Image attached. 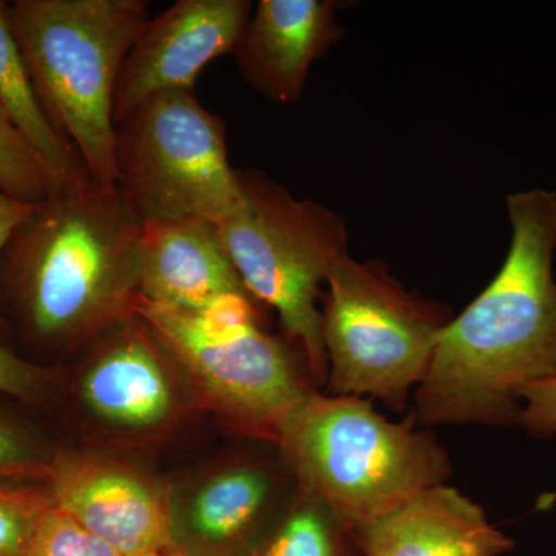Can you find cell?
Instances as JSON below:
<instances>
[{"instance_id": "4", "label": "cell", "mask_w": 556, "mask_h": 556, "mask_svg": "<svg viewBox=\"0 0 556 556\" xmlns=\"http://www.w3.org/2000/svg\"><path fill=\"white\" fill-rule=\"evenodd\" d=\"M416 422L415 415L391 422L365 397L314 391L276 439L300 486L354 527L447 482V450Z\"/></svg>"}, {"instance_id": "25", "label": "cell", "mask_w": 556, "mask_h": 556, "mask_svg": "<svg viewBox=\"0 0 556 556\" xmlns=\"http://www.w3.org/2000/svg\"><path fill=\"white\" fill-rule=\"evenodd\" d=\"M150 556H172V555H161V554H156V555H150Z\"/></svg>"}, {"instance_id": "6", "label": "cell", "mask_w": 556, "mask_h": 556, "mask_svg": "<svg viewBox=\"0 0 556 556\" xmlns=\"http://www.w3.org/2000/svg\"><path fill=\"white\" fill-rule=\"evenodd\" d=\"M321 339L334 396L375 397L402 412L453 318L444 303L407 291L379 260L345 252L329 270Z\"/></svg>"}, {"instance_id": "7", "label": "cell", "mask_w": 556, "mask_h": 556, "mask_svg": "<svg viewBox=\"0 0 556 556\" xmlns=\"http://www.w3.org/2000/svg\"><path fill=\"white\" fill-rule=\"evenodd\" d=\"M116 188L142 223H219L241 206L226 126L193 97L163 91L116 124Z\"/></svg>"}, {"instance_id": "24", "label": "cell", "mask_w": 556, "mask_h": 556, "mask_svg": "<svg viewBox=\"0 0 556 556\" xmlns=\"http://www.w3.org/2000/svg\"><path fill=\"white\" fill-rule=\"evenodd\" d=\"M30 460V452L13 431L0 426V473L24 470Z\"/></svg>"}, {"instance_id": "1", "label": "cell", "mask_w": 556, "mask_h": 556, "mask_svg": "<svg viewBox=\"0 0 556 556\" xmlns=\"http://www.w3.org/2000/svg\"><path fill=\"white\" fill-rule=\"evenodd\" d=\"M500 273L439 336L415 391L420 426H515L522 388L556 375V193L507 197Z\"/></svg>"}, {"instance_id": "18", "label": "cell", "mask_w": 556, "mask_h": 556, "mask_svg": "<svg viewBox=\"0 0 556 556\" xmlns=\"http://www.w3.org/2000/svg\"><path fill=\"white\" fill-rule=\"evenodd\" d=\"M61 179L43 164L9 113L0 108V188L24 203L40 204Z\"/></svg>"}, {"instance_id": "2", "label": "cell", "mask_w": 556, "mask_h": 556, "mask_svg": "<svg viewBox=\"0 0 556 556\" xmlns=\"http://www.w3.org/2000/svg\"><path fill=\"white\" fill-rule=\"evenodd\" d=\"M141 237L142 222L116 186L104 188L87 169L62 178L0 260L28 331L72 339L135 314Z\"/></svg>"}, {"instance_id": "21", "label": "cell", "mask_w": 556, "mask_h": 556, "mask_svg": "<svg viewBox=\"0 0 556 556\" xmlns=\"http://www.w3.org/2000/svg\"><path fill=\"white\" fill-rule=\"evenodd\" d=\"M521 413L517 426L532 437L551 438L556 434V375L529 383L521 390Z\"/></svg>"}, {"instance_id": "8", "label": "cell", "mask_w": 556, "mask_h": 556, "mask_svg": "<svg viewBox=\"0 0 556 556\" xmlns=\"http://www.w3.org/2000/svg\"><path fill=\"white\" fill-rule=\"evenodd\" d=\"M134 313L229 415L255 430L276 438L287 417L314 393L289 343L263 331L258 318L206 328L192 313L138 298Z\"/></svg>"}, {"instance_id": "5", "label": "cell", "mask_w": 556, "mask_h": 556, "mask_svg": "<svg viewBox=\"0 0 556 556\" xmlns=\"http://www.w3.org/2000/svg\"><path fill=\"white\" fill-rule=\"evenodd\" d=\"M243 201L218 223L237 273L252 298L276 311L289 342L313 378L328 379L317 303L329 270L348 252L345 218L316 201L299 200L257 169H237Z\"/></svg>"}, {"instance_id": "22", "label": "cell", "mask_w": 556, "mask_h": 556, "mask_svg": "<svg viewBox=\"0 0 556 556\" xmlns=\"http://www.w3.org/2000/svg\"><path fill=\"white\" fill-rule=\"evenodd\" d=\"M38 390V372L27 362L0 346V391L30 397Z\"/></svg>"}, {"instance_id": "16", "label": "cell", "mask_w": 556, "mask_h": 556, "mask_svg": "<svg viewBox=\"0 0 556 556\" xmlns=\"http://www.w3.org/2000/svg\"><path fill=\"white\" fill-rule=\"evenodd\" d=\"M276 479L255 464L223 471L201 489L192 508L193 530L211 543H233L262 521L276 495Z\"/></svg>"}, {"instance_id": "20", "label": "cell", "mask_w": 556, "mask_h": 556, "mask_svg": "<svg viewBox=\"0 0 556 556\" xmlns=\"http://www.w3.org/2000/svg\"><path fill=\"white\" fill-rule=\"evenodd\" d=\"M53 501L0 486V556H25L39 519Z\"/></svg>"}, {"instance_id": "13", "label": "cell", "mask_w": 556, "mask_h": 556, "mask_svg": "<svg viewBox=\"0 0 556 556\" xmlns=\"http://www.w3.org/2000/svg\"><path fill=\"white\" fill-rule=\"evenodd\" d=\"M51 501L123 556L156 555L170 547L172 525L163 500L126 471L70 464L58 471Z\"/></svg>"}, {"instance_id": "3", "label": "cell", "mask_w": 556, "mask_h": 556, "mask_svg": "<svg viewBox=\"0 0 556 556\" xmlns=\"http://www.w3.org/2000/svg\"><path fill=\"white\" fill-rule=\"evenodd\" d=\"M9 17L40 104L104 188L116 186V84L149 24L142 0H14Z\"/></svg>"}, {"instance_id": "23", "label": "cell", "mask_w": 556, "mask_h": 556, "mask_svg": "<svg viewBox=\"0 0 556 556\" xmlns=\"http://www.w3.org/2000/svg\"><path fill=\"white\" fill-rule=\"evenodd\" d=\"M38 204L24 203V201L14 199L0 188V260L7 244L25 222Z\"/></svg>"}, {"instance_id": "9", "label": "cell", "mask_w": 556, "mask_h": 556, "mask_svg": "<svg viewBox=\"0 0 556 556\" xmlns=\"http://www.w3.org/2000/svg\"><path fill=\"white\" fill-rule=\"evenodd\" d=\"M252 11L251 0H178L150 20L121 68L115 126L153 94L193 91L206 65L233 53Z\"/></svg>"}, {"instance_id": "12", "label": "cell", "mask_w": 556, "mask_h": 556, "mask_svg": "<svg viewBox=\"0 0 556 556\" xmlns=\"http://www.w3.org/2000/svg\"><path fill=\"white\" fill-rule=\"evenodd\" d=\"M225 294L252 298L226 251L218 223L203 218L142 223L138 299L200 313Z\"/></svg>"}, {"instance_id": "19", "label": "cell", "mask_w": 556, "mask_h": 556, "mask_svg": "<svg viewBox=\"0 0 556 556\" xmlns=\"http://www.w3.org/2000/svg\"><path fill=\"white\" fill-rule=\"evenodd\" d=\"M25 556H123L65 511L51 506L39 519Z\"/></svg>"}, {"instance_id": "11", "label": "cell", "mask_w": 556, "mask_h": 556, "mask_svg": "<svg viewBox=\"0 0 556 556\" xmlns=\"http://www.w3.org/2000/svg\"><path fill=\"white\" fill-rule=\"evenodd\" d=\"M361 556H504L515 541L447 484L427 486L353 527Z\"/></svg>"}, {"instance_id": "17", "label": "cell", "mask_w": 556, "mask_h": 556, "mask_svg": "<svg viewBox=\"0 0 556 556\" xmlns=\"http://www.w3.org/2000/svg\"><path fill=\"white\" fill-rule=\"evenodd\" d=\"M281 518L255 556H361L353 526L308 490Z\"/></svg>"}, {"instance_id": "15", "label": "cell", "mask_w": 556, "mask_h": 556, "mask_svg": "<svg viewBox=\"0 0 556 556\" xmlns=\"http://www.w3.org/2000/svg\"><path fill=\"white\" fill-rule=\"evenodd\" d=\"M0 108L56 177L86 169L76 149L54 129L40 104L20 43L10 24L9 2L0 0Z\"/></svg>"}, {"instance_id": "14", "label": "cell", "mask_w": 556, "mask_h": 556, "mask_svg": "<svg viewBox=\"0 0 556 556\" xmlns=\"http://www.w3.org/2000/svg\"><path fill=\"white\" fill-rule=\"evenodd\" d=\"M148 325V324H146ZM153 332L127 328L84 376L83 396L98 416L127 427L159 424L172 407Z\"/></svg>"}, {"instance_id": "10", "label": "cell", "mask_w": 556, "mask_h": 556, "mask_svg": "<svg viewBox=\"0 0 556 556\" xmlns=\"http://www.w3.org/2000/svg\"><path fill=\"white\" fill-rule=\"evenodd\" d=\"M340 3L332 0H262L233 50L244 83L269 101L298 102L311 65L342 39Z\"/></svg>"}]
</instances>
